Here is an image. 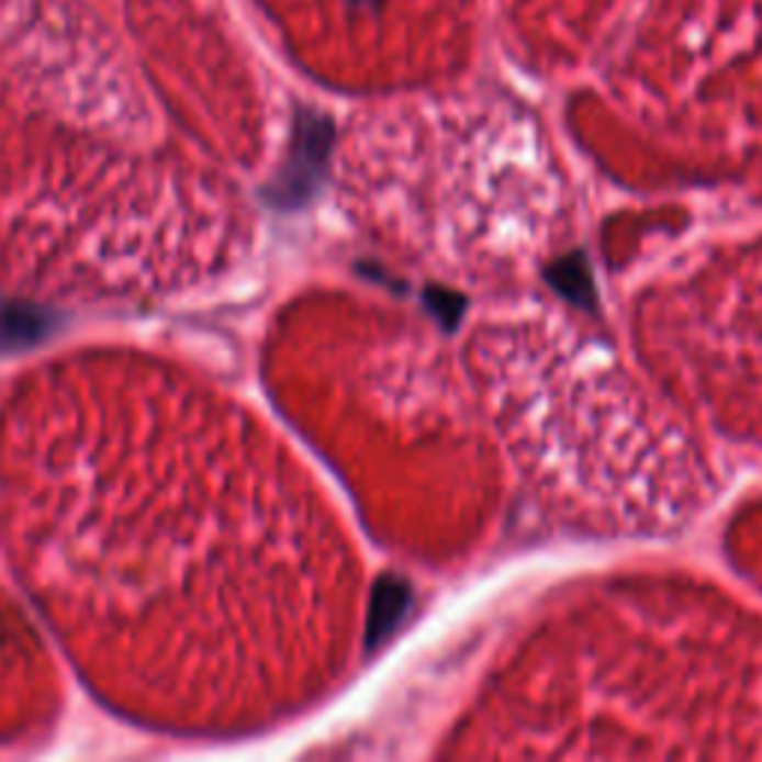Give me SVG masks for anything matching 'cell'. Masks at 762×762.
I'll list each match as a JSON object with an SVG mask.
<instances>
[{"instance_id": "6da1fadb", "label": "cell", "mask_w": 762, "mask_h": 762, "mask_svg": "<svg viewBox=\"0 0 762 762\" xmlns=\"http://www.w3.org/2000/svg\"><path fill=\"white\" fill-rule=\"evenodd\" d=\"M31 316L27 313H15V310H0V343L10 337L24 340V334H31Z\"/></svg>"}]
</instances>
